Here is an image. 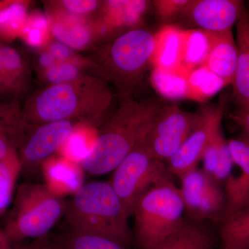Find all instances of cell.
<instances>
[{"label":"cell","mask_w":249,"mask_h":249,"mask_svg":"<svg viewBox=\"0 0 249 249\" xmlns=\"http://www.w3.org/2000/svg\"><path fill=\"white\" fill-rule=\"evenodd\" d=\"M112 94L106 80L86 76L52 85L33 93L22 107L23 122L36 126L61 121L92 124L110 106Z\"/></svg>","instance_id":"6da1fadb"},{"label":"cell","mask_w":249,"mask_h":249,"mask_svg":"<svg viewBox=\"0 0 249 249\" xmlns=\"http://www.w3.org/2000/svg\"><path fill=\"white\" fill-rule=\"evenodd\" d=\"M160 106L156 101L124 98L98 129L91 150L80 162L85 173L103 175L114 171L143 139Z\"/></svg>","instance_id":"7a4b0ae2"},{"label":"cell","mask_w":249,"mask_h":249,"mask_svg":"<svg viewBox=\"0 0 249 249\" xmlns=\"http://www.w3.org/2000/svg\"><path fill=\"white\" fill-rule=\"evenodd\" d=\"M64 215L69 231L102 236L127 249L133 242L130 216L110 182L85 183L66 201Z\"/></svg>","instance_id":"3957f363"},{"label":"cell","mask_w":249,"mask_h":249,"mask_svg":"<svg viewBox=\"0 0 249 249\" xmlns=\"http://www.w3.org/2000/svg\"><path fill=\"white\" fill-rule=\"evenodd\" d=\"M65 206L63 197L45 183H23L16 189L3 231L14 245L47 237L65 214Z\"/></svg>","instance_id":"277c9868"},{"label":"cell","mask_w":249,"mask_h":249,"mask_svg":"<svg viewBox=\"0 0 249 249\" xmlns=\"http://www.w3.org/2000/svg\"><path fill=\"white\" fill-rule=\"evenodd\" d=\"M180 188L167 178L145 192L134 206L133 240L139 249L160 243L175 232L184 219Z\"/></svg>","instance_id":"5b68a950"},{"label":"cell","mask_w":249,"mask_h":249,"mask_svg":"<svg viewBox=\"0 0 249 249\" xmlns=\"http://www.w3.org/2000/svg\"><path fill=\"white\" fill-rule=\"evenodd\" d=\"M155 46V34L136 29L121 34L101 49V70L124 97L127 98L142 81L151 62Z\"/></svg>","instance_id":"8992f818"},{"label":"cell","mask_w":249,"mask_h":249,"mask_svg":"<svg viewBox=\"0 0 249 249\" xmlns=\"http://www.w3.org/2000/svg\"><path fill=\"white\" fill-rule=\"evenodd\" d=\"M170 175L166 163L152 156L142 141L113 171L109 182L131 217L141 196Z\"/></svg>","instance_id":"52a82bcc"},{"label":"cell","mask_w":249,"mask_h":249,"mask_svg":"<svg viewBox=\"0 0 249 249\" xmlns=\"http://www.w3.org/2000/svg\"><path fill=\"white\" fill-rule=\"evenodd\" d=\"M202 113L188 112L177 105L160 106L142 140L155 158L167 162L201 121Z\"/></svg>","instance_id":"ba28073f"},{"label":"cell","mask_w":249,"mask_h":249,"mask_svg":"<svg viewBox=\"0 0 249 249\" xmlns=\"http://www.w3.org/2000/svg\"><path fill=\"white\" fill-rule=\"evenodd\" d=\"M81 123L61 121L39 125L24 124V133L17 150L20 173L31 175L58 152Z\"/></svg>","instance_id":"9c48e42d"},{"label":"cell","mask_w":249,"mask_h":249,"mask_svg":"<svg viewBox=\"0 0 249 249\" xmlns=\"http://www.w3.org/2000/svg\"><path fill=\"white\" fill-rule=\"evenodd\" d=\"M227 97L219 100L217 106L201 110L202 116L196 128L188 136L178 151L167 162L170 175L181 179L186 174L197 168L208 147L222 132L223 116L227 106Z\"/></svg>","instance_id":"30bf717a"},{"label":"cell","mask_w":249,"mask_h":249,"mask_svg":"<svg viewBox=\"0 0 249 249\" xmlns=\"http://www.w3.org/2000/svg\"><path fill=\"white\" fill-rule=\"evenodd\" d=\"M180 180L184 217L199 222L210 221L217 225L226 206L225 195L220 183L204 170L197 168Z\"/></svg>","instance_id":"8fae6325"},{"label":"cell","mask_w":249,"mask_h":249,"mask_svg":"<svg viewBox=\"0 0 249 249\" xmlns=\"http://www.w3.org/2000/svg\"><path fill=\"white\" fill-rule=\"evenodd\" d=\"M245 10L240 0H190L181 14L199 29L222 32L232 30Z\"/></svg>","instance_id":"7c38bea8"},{"label":"cell","mask_w":249,"mask_h":249,"mask_svg":"<svg viewBox=\"0 0 249 249\" xmlns=\"http://www.w3.org/2000/svg\"><path fill=\"white\" fill-rule=\"evenodd\" d=\"M228 144L240 173L238 176L231 174L224 181L226 206L222 218L249 206V139L242 135L230 139Z\"/></svg>","instance_id":"4fadbf2b"},{"label":"cell","mask_w":249,"mask_h":249,"mask_svg":"<svg viewBox=\"0 0 249 249\" xmlns=\"http://www.w3.org/2000/svg\"><path fill=\"white\" fill-rule=\"evenodd\" d=\"M204 31V30H203ZM205 31L208 52L202 66L232 85L237 61V47L232 30L222 32Z\"/></svg>","instance_id":"5bb4252c"},{"label":"cell","mask_w":249,"mask_h":249,"mask_svg":"<svg viewBox=\"0 0 249 249\" xmlns=\"http://www.w3.org/2000/svg\"><path fill=\"white\" fill-rule=\"evenodd\" d=\"M45 182L54 194L61 197L72 196L85 184L84 170L81 165L62 157H53L41 167Z\"/></svg>","instance_id":"9a60e30c"},{"label":"cell","mask_w":249,"mask_h":249,"mask_svg":"<svg viewBox=\"0 0 249 249\" xmlns=\"http://www.w3.org/2000/svg\"><path fill=\"white\" fill-rule=\"evenodd\" d=\"M216 245L215 235L206 222L184 217L175 232L146 249H214Z\"/></svg>","instance_id":"2e32d148"},{"label":"cell","mask_w":249,"mask_h":249,"mask_svg":"<svg viewBox=\"0 0 249 249\" xmlns=\"http://www.w3.org/2000/svg\"><path fill=\"white\" fill-rule=\"evenodd\" d=\"M0 62L11 99L20 100L27 93L31 81L30 65L27 56L19 49L1 42Z\"/></svg>","instance_id":"e0dca14e"},{"label":"cell","mask_w":249,"mask_h":249,"mask_svg":"<svg viewBox=\"0 0 249 249\" xmlns=\"http://www.w3.org/2000/svg\"><path fill=\"white\" fill-rule=\"evenodd\" d=\"M24 133L20 100L0 103V160L17 156Z\"/></svg>","instance_id":"ac0fdd59"},{"label":"cell","mask_w":249,"mask_h":249,"mask_svg":"<svg viewBox=\"0 0 249 249\" xmlns=\"http://www.w3.org/2000/svg\"><path fill=\"white\" fill-rule=\"evenodd\" d=\"M237 61L232 85L239 107L249 106V13L245 10L236 24Z\"/></svg>","instance_id":"d6986e66"},{"label":"cell","mask_w":249,"mask_h":249,"mask_svg":"<svg viewBox=\"0 0 249 249\" xmlns=\"http://www.w3.org/2000/svg\"><path fill=\"white\" fill-rule=\"evenodd\" d=\"M181 30L175 26L166 25L156 33L155 50L150 62L154 68L183 71L180 67Z\"/></svg>","instance_id":"ffe728a7"},{"label":"cell","mask_w":249,"mask_h":249,"mask_svg":"<svg viewBox=\"0 0 249 249\" xmlns=\"http://www.w3.org/2000/svg\"><path fill=\"white\" fill-rule=\"evenodd\" d=\"M217 225L223 249H249V206L222 218Z\"/></svg>","instance_id":"44dd1931"},{"label":"cell","mask_w":249,"mask_h":249,"mask_svg":"<svg viewBox=\"0 0 249 249\" xmlns=\"http://www.w3.org/2000/svg\"><path fill=\"white\" fill-rule=\"evenodd\" d=\"M52 32L59 42L77 49L88 46L92 37L88 25L72 15H64L53 19Z\"/></svg>","instance_id":"7402d4cb"},{"label":"cell","mask_w":249,"mask_h":249,"mask_svg":"<svg viewBox=\"0 0 249 249\" xmlns=\"http://www.w3.org/2000/svg\"><path fill=\"white\" fill-rule=\"evenodd\" d=\"M204 170L218 182H224L231 174L234 163L228 142L220 132L203 156Z\"/></svg>","instance_id":"603a6c76"},{"label":"cell","mask_w":249,"mask_h":249,"mask_svg":"<svg viewBox=\"0 0 249 249\" xmlns=\"http://www.w3.org/2000/svg\"><path fill=\"white\" fill-rule=\"evenodd\" d=\"M208 52V40L201 29L181 30L180 67L183 71H193L202 66Z\"/></svg>","instance_id":"cb8c5ba5"},{"label":"cell","mask_w":249,"mask_h":249,"mask_svg":"<svg viewBox=\"0 0 249 249\" xmlns=\"http://www.w3.org/2000/svg\"><path fill=\"white\" fill-rule=\"evenodd\" d=\"M187 97L198 102H204L223 88L225 82L204 67H198L187 75Z\"/></svg>","instance_id":"d4e9b609"},{"label":"cell","mask_w":249,"mask_h":249,"mask_svg":"<svg viewBox=\"0 0 249 249\" xmlns=\"http://www.w3.org/2000/svg\"><path fill=\"white\" fill-rule=\"evenodd\" d=\"M97 137L92 124L81 123L75 127L71 135L59 150L60 156L80 164L88 155Z\"/></svg>","instance_id":"484cf974"},{"label":"cell","mask_w":249,"mask_h":249,"mask_svg":"<svg viewBox=\"0 0 249 249\" xmlns=\"http://www.w3.org/2000/svg\"><path fill=\"white\" fill-rule=\"evenodd\" d=\"M188 73L183 71L154 68L151 75L152 84L157 92L168 99L186 98Z\"/></svg>","instance_id":"4316f807"},{"label":"cell","mask_w":249,"mask_h":249,"mask_svg":"<svg viewBox=\"0 0 249 249\" xmlns=\"http://www.w3.org/2000/svg\"><path fill=\"white\" fill-rule=\"evenodd\" d=\"M28 17L27 3L13 1L0 11V38L10 40L20 37Z\"/></svg>","instance_id":"83f0119b"},{"label":"cell","mask_w":249,"mask_h":249,"mask_svg":"<svg viewBox=\"0 0 249 249\" xmlns=\"http://www.w3.org/2000/svg\"><path fill=\"white\" fill-rule=\"evenodd\" d=\"M20 175L18 156L0 160V215L11 207L16 193V181Z\"/></svg>","instance_id":"f1b7e54d"},{"label":"cell","mask_w":249,"mask_h":249,"mask_svg":"<svg viewBox=\"0 0 249 249\" xmlns=\"http://www.w3.org/2000/svg\"><path fill=\"white\" fill-rule=\"evenodd\" d=\"M57 242L61 249H127L102 236L71 231Z\"/></svg>","instance_id":"f546056e"},{"label":"cell","mask_w":249,"mask_h":249,"mask_svg":"<svg viewBox=\"0 0 249 249\" xmlns=\"http://www.w3.org/2000/svg\"><path fill=\"white\" fill-rule=\"evenodd\" d=\"M80 65L76 62H58L45 70L44 76L50 85L72 83L87 76Z\"/></svg>","instance_id":"4dcf8cb0"},{"label":"cell","mask_w":249,"mask_h":249,"mask_svg":"<svg viewBox=\"0 0 249 249\" xmlns=\"http://www.w3.org/2000/svg\"><path fill=\"white\" fill-rule=\"evenodd\" d=\"M49 22L42 14H34L28 17L20 37L33 47L43 45L48 37Z\"/></svg>","instance_id":"1f68e13d"},{"label":"cell","mask_w":249,"mask_h":249,"mask_svg":"<svg viewBox=\"0 0 249 249\" xmlns=\"http://www.w3.org/2000/svg\"><path fill=\"white\" fill-rule=\"evenodd\" d=\"M190 0H157L154 1L159 18L168 20L177 15L181 14Z\"/></svg>","instance_id":"d6a6232c"},{"label":"cell","mask_w":249,"mask_h":249,"mask_svg":"<svg viewBox=\"0 0 249 249\" xmlns=\"http://www.w3.org/2000/svg\"><path fill=\"white\" fill-rule=\"evenodd\" d=\"M62 7L72 16L88 14L97 9L99 1L93 0H66L60 2Z\"/></svg>","instance_id":"836d02e7"},{"label":"cell","mask_w":249,"mask_h":249,"mask_svg":"<svg viewBox=\"0 0 249 249\" xmlns=\"http://www.w3.org/2000/svg\"><path fill=\"white\" fill-rule=\"evenodd\" d=\"M49 52L57 62H76L71 48L60 42H51L48 46Z\"/></svg>","instance_id":"e575fe53"},{"label":"cell","mask_w":249,"mask_h":249,"mask_svg":"<svg viewBox=\"0 0 249 249\" xmlns=\"http://www.w3.org/2000/svg\"><path fill=\"white\" fill-rule=\"evenodd\" d=\"M48 236L33 240L32 242L28 245H14V249H61L58 242L50 240Z\"/></svg>","instance_id":"d590c367"},{"label":"cell","mask_w":249,"mask_h":249,"mask_svg":"<svg viewBox=\"0 0 249 249\" xmlns=\"http://www.w3.org/2000/svg\"><path fill=\"white\" fill-rule=\"evenodd\" d=\"M231 116L243 131V135L249 139V106L240 108Z\"/></svg>","instance_id":"8d00e7d4"},{"label":"cell","mask_w":249,"mask_h":249,"mask_svg":"<svg viewBox=\"0 0 249 249\" xmlns=\"http://www.w3.org/2000/svg\"><path fill=\"white\" fill-rule=\"evenodd\" d=\"M39 65H40L44 70H46L49 67L53 66L56 62V60L48 52H43L40 54L38 58Z\"/></svg>","instance_id":"74e56055"},{"label":"cell","mask_w":249,"mask_h":249,"mask_svg":"<svg viewBox=\"0 0 249 249\" xmlns=\"http://www.w3.org/2000/svg\"><path fill=\"white\" fill-rule=\"evenodd\" d=\"M0 46H1V42H0ZM0 100H2L4 102L13 101L11 99V96H10L9 91L8 90L7 87H6V83H5L4 77H3L1 62H0Z\"/></svg>","instance_id":"f35d334b"},{"label":"cell","mask_w":249,"mask_h":249,"mask_svg":"<svg viewBox=\"0 0 249 249\" xmlns=\"http://www.w3.org/2000/svg\"><path fill=\"white\" fill-rule=\"evenodd\" d=\"M14 245L3 231H0V249H14Z\"/></svg>","instance_id":"ab89813d"},{"label":"cell","mask_w":249,"mask_h":249,"mask_svg":"<svg viewBox=\"0 0 249 249\" xmlns=\"http://www.w3.org/2000/svg\"><path fill=\"white\" fill-rule=\"evenodd\" d=\"M13 1H0V11H1L3 9H4L5 7L11 4Z\"/></svg>","instance_id":"60d3db41"}]
</instances>
